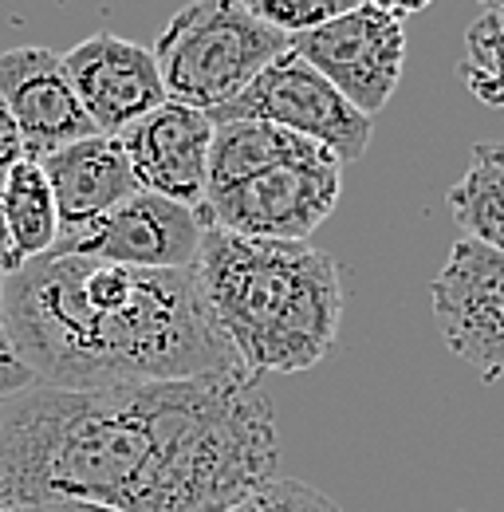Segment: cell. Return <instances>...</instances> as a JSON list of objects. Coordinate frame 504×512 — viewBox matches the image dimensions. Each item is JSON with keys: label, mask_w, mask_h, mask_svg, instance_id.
I'll use <instances>...</instances> for the list:
<instances>
[{"label": "cell", "mask_w": 504, "mask_h": 512, "mask_svg": "<svg viewBox=\"0 0 504 512\" xmlns=\"http://www.w3.org/2000/svg\"><path fill=\"white\" fill-rule=\"evenodd\" d=\"M24 512H119V509L91 505V501H52V505H36V509H24Z\"/></svg>", "instance_id": "22"}, {"label": "cell", "mask_w": 504, "mask_h": 512, "mask_svg": "<svg viewBox=\"0 0 504 512\" xmlns=\"http://www.w3.org/2000/svg\"><path fill=\"white\" fill-rule=\"evenodd\" d=\"M445 347L485 383L504 379V253L457 241L430 284Z\"/></svg>", "instance_id": "8"}, {"label": "cell", "mask_w": 504, "mask_h": 512, "mask_svg": "<svg viewBox=\"0 0 504 512\" xmlns=\"http://www.w3.org/2000/svg\"><path fill=\"white\" fill-rule=\"evenodd\" d=\"M205 225L197 213L158 193H130L103 217L60 233L56 253L95 256L126 268H197Z\"/></svg>", "instance_id": "9"}, {"label": "cell", "mask_w": 504, "mask_h": 512, "mask_svg": "<svg viewBox=\"0 0 504 512\" xmlns=\"http://www.w3.org/2000/svg\"><path fill=\"white\" fill-rule=\"evenodd\" d=\"M288 48V36L260 24L237 0H189L150 52L170 103L217 115Z\"/></svg>", "instance_id": "4"}, {"label": "cell", "mask_w": 504, "mask_h": 512, "mask_svg": "<svg viewBox=\"0 0 504 512\" xmlns=\"http://www.w3.org/2000/svg\"><path fill=\"white\" fill-rule=\"evenodd\" d=\"M260 24L276 28L280 36H304L319 24H331L335 16L359 8L363 0H237Z\"/></svg>", "instance_id": "17"}, {"label": "cell", "mask_w": 504, "mask_h": 512, "mask_svg": "<svg viewBox=\"0 0 504 512\" xmlns=\"http://www.w3.org/2000/svg\"><path fill=\"white\" fill-rule=\"evenodd\" d=\"M229 512H343L331 497H323L319 489L304 481H268L260 493H252L249 501H241Z\"/></svg>", "instance_id": "18"}, {"label": "cell", "mask_w": 504, "mask_h": 512, "mask_svg": "<svg viewBox=\"0 0 504 512\" xmlns=\"http://www.w3.org/2000/svg\"><path fill=\"white\" fill-rule=\"evenodd\" d=\"M0 99L20 127L24 158L32 162L56 154L79 138L99 134L71 91L63 56L52 48L28 44V48L0 52Z\"/></svg>", "instance_id": "12"}, {"label": "cell", "mask_w": 504, "mask_h": 512, "mask_svg": "<svg viewBox=\"0 0 504 512\" xmlns=\"http://www.w3.org/2000/svg\"><path fill=\"white\" fill-rule=\"evenodd\" d=\"M201 296L249 375H300L339 339V264L308 241H252L205 229L193 268Z\"/></svg>", "instance_id": "3"}, {"label": "cell", "mask_w": 504, "mask_h": 512, "mask_svg": "<svg viewBox=\"0 0 504 512\" xmlns=\"http://www.w3.org/2000/svg\"><path fill=\"white\" fill-rule=\"evenodd\" d=\"M209 119L213 123L256 119V123L292 130V134L308 138L315 146H323L339 166L359 162L371 146V134H375V119L363 115L355 103H347L292 48L284 56H276L229 107H221Z\"/></svg>", "instance_id": "6"}, {"label": "cell", "mask_w": 504, "mask_h": 512, "mask_svg": "<svg viewBox=\"0 0 504 512\" xmlns=\"http://www.w3.org/2000/svg\"><path fill=\"white\" fill-rule=\"evenodd\" d=\"M0 260L16 264L12 260V245H8V225H4V186H0Z\"/></svg>", "instance_id": "23"}, {"label": "cell", "mask_w": 504, "mask_h": 512, "mask_svg": "<svg viewBox=\"0 0 504 512\" xmlns=\"http://www.w3.org/2000/svg\"><path fill=\"white\" fill-rule=\"evenodd\" d=\"M375 8H382L386 16H394V20H402V16H414V12H422V8H430L434 0H371Z\"/></svg>", "instance_id": "21"}, {"label": "cell", "mask_w": 504, "mask_h": 512, "mask_svg": "<svg viewBox=\"0 0 504 512\" xmlns=\"http://www.w3.org/2000/svg\"><path fill=\"white\" fill-rule=\"evenodd\" d=\"M343 166L315 142H300L288 158L249 178L209 190L193 209L205 229H225L252 241H308L335 213Z\"/></svg>", "instance_id": "5"}, {"label": "cell", "mask_w": 504, "mask_h": 512, "mask_svg": "<svg viewBox=\"0 0 504 512\" xmlns=\"http://www.w3.org/2000/svg\"><path fill=\"white\" fill-rule=\"evenodd\" d=\"M0 186H4V225H8L12 260L24 264V260L52 253L60 241V213H56V197H52L40 162L24 158L0 178Z\"/></svg>", "instance_id": "15"}, {"label": "cell", "mask_w": 504, "mask_h": 512, "mask_svg": "<svg viewBox=\"0 0 504 512\" xmlns=\"http://www.w3.org/2000/svg\"><path fill=\"white\" fill-rule=\"evenodd\" d=\"M292 52L308 64L363 115L375 119L398 91L406 64V28L371 0L319 24L304 36H292Z\"/></svg>", "instance_id": "7"}, {"label": "cell", "mask_w": 504, "mask_h": 512, "mask_svg": "<svg viewBox=\"0 0 504 512\" xmlns=\"http://www.w3.org/2000/svg\"><path fill=\"white\" fill-rule=\"evenodd\" d=\"M12 268H16V264L0 260V398H12V394H20V390L36 386L32 371L24 367V359H20L16 343H12L8 312H4V280H8V272H12Z\"/></svg>", "instance_id": "19"}, {"label": "cell", "mask_w": 504, "mask_h": 512, "mask_svg": "<svg viewBox=\"0 0 504 512\" xmlns=\"http://www.w3.org/2000/svg\"><path fill=\"white\" fill-rule=\"evenodd\" d=\"M20 162H24V138H20V127H16L12 111H8L4 99H0V178H4L12 166H20Z\"/></svg>", "instance_id": "20"}, {"label": "cell", "mask_w": 504, "mask_h": 512, "mask_svg": "<svg viewBox=\"0 0 504 512\" xmlns=\"http://www.w3.org/2000/svg\"><path fill=\"white\" fill-rule=\"evenodd\" d=\"M445 201L469 241L504 253V142H477L469 170L449 186Z\"/></svg>", "instance_id": "14"}, {"label": "cell", "mask_w": 504, "mask_h": 512, "mask_svg": "<svg viewBox=\"0 0 504 512\" xmlns=\"http://www.w3.org/2000/svg\"><path fill=\"white\" fill-rule=\"evenodd\" d=\"M276 469V414L249 371L111 390L28 386L0 414V509L229 512Z\"/></svg>", "instance_id": "1"}, {"label": "cell", "mask_w": 504, "mask_h": 512, "mask_svg": "<svg viewBox=\"0 0 504 512\" xmlns=\"http://www.w3.org/2000/svg\"><path fill=\"white\" fill-rule=\"evenodd\" d=\"M40 170L56 197L60 233H71V229L103 217L130 193H138L134 170H130L123 142L115 134L79 138L56 154L40 158Z\"/></svg>", "instance_id": "13"}, {"label": "cell", "mask_w": 504, "mask_h": 512, "mask_svg": "<svg viewBox=\"0 0 504 512\" xmlns=\"http://www.w3.org/2000/svg\"><path fill=\"white\" fill-rule=\"evenodd\" d=\"M0 512H24V509H0Z\"/></svg>", "instance_id": "25"}, {"label": "cell", "mask_w": 504, "mask_h": 512, "mask_svg": "<svg viewBox=\"0 0 504 512\" xmlns=\"http://www.w3.org/2000/svg\"><path fill=\"white\" fill-rule=\"evenodd\" d=\"M477 4H481L485 12H493L497 20H504V0H477Z\"/></svg>", "instance_id": "24"}, {"label": "cell", "mask_w": 504, "mask_h": 512, "mask_svg": "<svg viewBox=\"0 0 504 512\" xmlns=\"http://www.w3.org/2000/svg\"><path fill=\"white\" fill-rule=\"evenodd\" d=\"M119 142H123L138 190L158 193L186 209H197L205 201L209 146H213L209 115L166 99L162 107L142 115L134 127H126Z\"/></svg>", "instance_id": "11"}, {"label": "cell", "mask_w": 504, "mask_h": 512, "mask_svg": "<svg viewBox=\"0 0 504 512\" xmlns=\"http://www.w3.org/2000/svg\"><path fill=\"white\" fill-rule=\"evenodd\" d=\"M457 75L473 99H481L485 107H504V20L493 12L469 24Z\"/></svg>", "instance_id": "16"}, {"label": "cell", "mask_w": 504, "mask_h": 512, "mask_svg": "<svg viewBox=\"0 0 504 512\" xmlns=\"http://www.w3.org/2000/svg\"><path fill=\"white\" fill-rule=\"evenodd\" d=\"M12 343L36 386L111 390L245 371L193 268H126L75 253L24 260L4 280Z\"/></svg>", "instance_id": "2"}, {"label": "cell", "mask_w": 504, "mask_h": 512, "mask_svg": "<svg viewBox=\"0 0 504 512\" xmlns=\"http://www.w3.org/2000/svg\"><path fill=\"white\" fill-rule=\"evenodd\" d=\"M63 71L79 107L99 134H123L166 103L154 52L115 32H95L63 56Z\"/></svg>", "instance_id": "10"}]
</instances>
